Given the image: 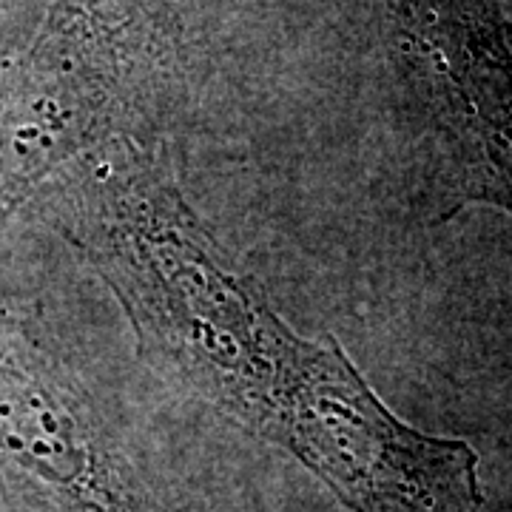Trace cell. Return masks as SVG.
<instances>
[{
  "label": "cell",
  "mask_w": 512,
  "mask_h": 512,
  "mask_svg": "<svg viewBox=\"0 0 512 512\" xmlns=\"http://www.w3.org/2000/svg\"><path fill=\"white\" fill-rule=\"evenodd\" d=\"M0 490L12 512H171L103 419L3 328Z\"/></svg>",
  "instance_id": "cell-3"
},
{
  "label": "cell",
  "mask_w": 512,
  "mask_h": 512,
  "mask_svg": "<svg viewBox=\"0 0 512 512\" xmlns=\"http://www.w3.org/2000/svg\"><path fill=\"white\" fill-rule=\"evenodd\" d=\"M69 231L168 379L299 458L350 512H478V456L399 421L336 339H299L137 140L94 148Z\"/></svg>",
  "instance_id": "cell-1"
},
{
  "label": "cell",
  "mask_w": 512,
  "mask_h": 512,
  "mask_svg": "<svg viewBox=\"0 0 512 512\" xmlns=\"http://www.w3.org/2000/svg\"><path fill=\"white\" fill-rule=\"evenodd\" d=\"M183 83L174 0H52L0 83V217L57 165L137 140Z\"/></svg>",
  "instance_id": "cell-2"
},
{
  "label": "cell",
  "mask_w": 512,
  "mask_h": 512,
  "mask_svg": "<svg viewBox=\"0 0 512 512\" xmlns=\"http://www.w3.org/2000/svg\"><path fill=\"white\" fill-rule=\"evenodd\" d=\"M404 52L433 94L453 154L450 214H512V49L490 0H396Z\"/></svg>",
  "instance_id": "cell-4"
}]
</instances>
